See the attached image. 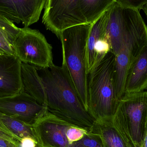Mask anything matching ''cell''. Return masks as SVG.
Here are the masks:
<instances>
[{"instance_id": "cell-1", "label": "cell", "mask_w": 147, "mask_h": 147, "mask_svg": "<svg viewBox=\"0 0 147 147\" xmlns=\"http://www.w3.org/2000/svg\"><path fill=\"white\" fill-rule=\"evenodd\" d=\"M48 112L77 127L91 131L95 121L86 111L78 95L64 59L61 66L40 69Z\"/></svg>"}, {"instance_id": "cell-2", "label": "cell", "mask_w": 147, "mask_h": 147, "mask_svg": "<svg viewBox=\"0 0 147 147\" xmlns=\"http://www.w3.org/2000/svg\"><path fill=\"white\" fill-rule=\"evenodd\" d=\"M88 112L95 121L112 119L119 101L115 87V56L111 51L88 75Z\"/></svg>"}, {"instance_id": "cell-3", "label": "cell", "mask_w": 147, "mask_h": 147, "mask_svg": "<svg viewBox=\"0 0 147 147\" xmlns=\"http://www.w3.org/2000/svg\"><path fill=\"white\" fill-rule=\"evenodd\" d=\"M92 25H80L66 29L59 39L63 58L85 109L88 112V74L86 72V46Z\"/></svg>"}, {"instance_id": "cell-4", "label": "cell", "mask_w": 147, "mask_h": 147, "mask_svg": "<svg viewBox=\"0 0 147 147\" xmlns=\"http://www.w3.org/2000/svg\"><path fill=\"white\" fill-rule=\"evenodd\" d=\"M147 120V91L126 93L112 118L115 127L131 147H142Z\"/></svg>"}, {"instance_id": "cell-5", "label": "cell", "mask_w": 147, "mask_h": 147, "mask_svg": "<svg viewBox=\"0 0 147 147\" xmlns=\"http://www.w3.org/2000/svg\"><path fill=\"white\" fill-rule=\"evenodd\" d=\"M52 49L44 35L29 27L20 28L14 44L15 55L22 63L39 69L49 68L54 65Z\"/></svg>"}, {"instance_id": "cell-6", "label": "cell", "mask_w": 147, "mask_h": 147, "mask_svg": "<svg viewBox=\"0 0 147 147\" xmlns=\"http://www.w3.org/2000/svg\"><path fill=\"white\" fill-rule=\"evenodd\" d=\"M44 9L42 22L58 39L66 29L88 24L82 14L80 0H47Z\"/></svg>"}, {"instance_id": "cell-7", "label": "cell", "mask_w": 147, "mask_h": 147, "mask_svg": "<svg viewBox=\"0 0 147 147\" xmlns=\"http://www.w3.org/2000/svg\"><path fill=\"white\" fill-rule=\"evenodd\" d=\"M38 145L41 147H69V133L76 126L48 111L32 125Z\"/></svg>"}, {"instance_id": "cell-8", "label": "cell", "mask_w": 147, "mask_h": 147, "mask_svg": "<svg viewBox=\"0 0 147 147\" xmlns=\"http://www.w3.org/2000/svg\"><path fill=\"white\" fill-rule=\"evenodd\" d=\"M47 111L46 106L38 103L24 91L0 98V113L28 125H32Z\"/></svg>"}, {"instance_id": "cell-9", "label": "cell", "mask_w": 147, "mask_h": 147, "mask_svg": "<svg viewBox=\"0 0 147 147\" xmlns=\"http://www.w3.org/2000/svg\"><path fill=\"white\" fill-rule=\"evenodd\" d=\"M110 8L94 24L88 36L86 46V72L89 74L105 56L111 51V46L106 33Z\"/></svg>"}, {"instance_id": "cell-10", "label": "cell", "mask_w": 147, "mask_h": 147, "mask_svg": "<svg viewBox=\"0 0 147 147\" xmlns=\"http://www.w3.org/2000/svg\"><path fill=\"white\" fill-rule=\"evenodd\" d=\"M47 0H0V15L28 27L39 20Z\"/></svg>"}, {"instance_id": "cell-11", "label": "cell", "mask_w": 147, "mask_h": 147, "mask_svg": "<svg viewBox=\"0 0 147 147\" xmlns=\"http://www.w3.org/2000/svg\"><path fill=\"white\" fill-rule=\"evenodd\" d=\"M21 64L16 56L0 55V98L14 96L24 91Z\"/></svg>"}, {"instance_id": "cell-12", "label": "cell", "mask_w": 147, "mask_h": 147, "mask_svg": "<svg viewBox=\"0 0 147 147\" xmlns=\"http://www.w3.org/2000/svg\"><path fill=\"white\" fill-rule=\"evenodd\" d=\"M130 9L122 7L115 0L110 8L106 33L111 46V51L117 55L121 51L127 32Z\"/></svg>"}, {"instance_id": "cell-13", "label": "cell", "mask_w": 147, "mask_h": 147, "mask_svg": "<svg viewBox=\"0 0 147 147\" xmlns=\"http://www.w3.org/2000/svg\"><path fill=\"white\" fill-rule=\"evenodd\" d=\"M147 90V45L131 65L125 85V94Z\"/></svg>"}, {"instance_id": "cell-14", "label": "cell", "mask_w": 147, "mask_h": 147, "mask_svg": "<svg viewBox=\"0 0 147 147\" xmlns=\"http://www.w3.org/2000/svg\"><path fill=\"white\" fill-rule=\"evenodd\" d=\"M39 68L22 63L21 72L24 91L38 103L45 105V96L42 80L38 73Z\"/></svg>"}, {"instance_id": "cell-15", "label": "cell", "mask_w": 147, "mask_h": 147, "mask_svg": "<svg viewBox=\"0 0 147 147\" xmlns=\"http://www.w3.org/2000/svg\"><path fill=\"white\" fill-rule=\"evenodd\" d=\"M92 129L100 135L104 147H131L114 126L112 118L95 121Z\"/></svg>"}, {"instance_id": "cell-16", "label": "cell", "mask_w": 147, "mask_h": 147, "mask_svg": "<svg viewBox=\"0 0 147 147\" xmlns=\"http://www.w3.org/2000/svg\"><path fill=\"white\" fill-rule=\"evenodd\" d=\"M20 30L13 22L0 15V51L15 56L14 44Z\"/></svg>"}, {"instance_id": "cell-17", "label": "cell", "mask_w": 147, "mask_h": 147, "mask_svg": "<svg viewBox=\"0 0 147 147\" xmlns=\"http://www.w3.org/2000/svg\"><path fill=\"white\" fill-rule=\"evenodd\" d=\"M115 0H80L82 14L88 25H92L111 7Z\"/></svg>"}, {"instance_id": "cell-18", "label": "cell", "mask_w": 147, "mask_h": 147, "mask_svg": "<svg viewBox=\"0 0 147 147\" xmlns=\"http://www.w3.org/2000/svg\"><path fill=\"white\" fill-rule=\"evenodd\" d=\"M0 121L11 133L20 140V142L22 139L26 137H31L36 141L32 125L1 113Z\"/></svg>"}, {"instance_id": "cell-19", "label": "cell", "mask_w": 147, "mask_h": 147, "mask_svg": "<svg viewBox=\"0 0 147 147\" xmlns=\"http://www.w3.org/2000/svg\"><path fill=\"white\" fill-rule=\"evenodd\" d=\"M69 147H104L100 135L92 129L82 139Z\"/></svg>"}, {"instance_id": "cell-20", "label": "cell", "mask_w": 147, "mask_h": 147, "mask_svg": "<svg viewBox=\"0 0 147 147\" xmlns=\"http://www.w3.org/2000/svg\"><path fill=\"white\" fill-rule=\"evenodd\" d=\"M0 147H20V142L10 135L0 130Z\"/></svg>"}, {"instance_id": "cell-21", "label": "cell", "mask_w": 147, "mask_h": 147, "mask_svg": "<svg viewBox=\"0 0 147 147\" xmlns=\"http://www.w3.org/2000/svg\"><path fill=\"white\" fill-rule=\"evenodd\" d=\"M117 2L125 8L140 10L147 2V0H116Z\"/></svg>"}, {"instance_id": "cell-22", "label": "cell", "mask_w": 147, "mask_h": 147, "mask_svg": "<svg viewBox=\"0 0 147 147\" xmlns=\"http://www.w3.org/2000/svg\"><path fill=\"white\" fill-rule=\"evenodd\" d=\"M37 142L31 137H26L21 140L20 147H37Z\"/></svg>"}, {"instance_id": "cell-23", "label": "cell", "mask_w": 147, "mask_h": 147, "mask_svg": "<svg viewBox=\"0 0 147 147\" xmlns=\"http://www.w3.org/2000/svg\"><path fill=\"white\" fill-rule=\"evenodd\" d=\"M0 130H2V131H3V132H5V133H7L8 134L10 135L11 136H13V138H14L15 139H16V140L20 142V140L18 139V138H16V136H15L13 134L11 133V132L2 123L1 121H0Z\"/></svg>"}, {"instance_id": "cell-24", "label": "cell", "mask_w": 147, "mask_h": 147, "mask_svg": "<svg viewBox=\"0 0 147 147\" xmlns=\"http://www.w3.org/2000/svg\"><path fill=\"white\" fill-rule=\"evenodd\" d=\"M142 147H147V120L146 122L145 134H144Z\"/></svg>"}, {"instance_id": "cell-25", "label": "cell", "mask_w": 147, "mask_h": 147, "mask_svg": "<svg viewBox=\"0 0 147 147\" xmlns=\"http://www.w3.org/2000/svg\"><path fill=\"white\" fill-rule=\"evenodd\" d=\"M142 9L143 10V11H144V13H145V15H146V17L147 20V2L146 3V4L144 5Z\"/></svg>"}, {"instance_id": "cell-26", "label": "cell", "mask_w": 147, "mask_h": 147, "mask_svg": "<svg viewBox=\"0 0 147 147\" xmlns=\"http://www.w3.org/2000/svg\"><path fill=\"white\" fill-rule=\"evenodd\" d=\"M1 54H4L3 53H2L1 51H0V55H1Z\"/></svg>"}, {"instance_id": "cell-27", "label": "cell", "mask_w": 147, "mask_h": 147, "mask_svg": "<svg viewBox=\"0 0 147 147\" xmlns=\"http://www.w3.org/2000/svg\"><path fill=\"white\" fill-rule=\"evenodd\" d=\"M37 147H41L40 146H39L38 145V146H37Z\"/></svg>"}]
</instances>
